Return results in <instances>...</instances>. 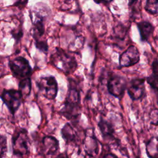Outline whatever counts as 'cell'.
<instances>
[{
	"label": "cell",
	"instance_id": "8fae6325",
	"mask_svg": "<svg viewBox=\"0 0 158 158\" xmlns=\"http://www.w3.org/2000/svg\"><path fill=\"white\" fill-rule=\"evenodd\" d=\"M61 135L66 144H77L78 141V134L70 123H66L64 125L61 129Z\"/></svg>",
	"mask_w": 158,
	"mask_h": 158
},
{
	"label": "cell",
	"instance_id": "603a6c76",
	"mask_svg": "<svg viewBox=\"0 0 158 158\" xmlns=\"http://www.w3.org/2000/svg\"><path fill=\"white\" fill-rule=\"evenodd\" d=\"M22 31L21 29L19 30L18 31H16L15 30L14 31L12 32V35L13 36V37L15 39V40L17 41H18L19 40H20V39L21 38L22 36Z\"/></svg>",
	"mask_w": 158,
	"mask_h": 158
},
{
	"label": "cell",
	"instance_id": "d6986e66",
	"mask_svg": "<svg viewBox=\"0 0 158 158\" xmlns=\"http://www.w3.org/2000/svg\"><path fill=\"white\" fill-rule=\"evenodd\" d=\"M0 148H1V157L2 158L4 155L6 153L7 151V138L4 135H1L0 138Z\"/></svg>",
	"mask_w": 158,
	"mask_h": 158
},
{
	"label": "cell",
	"instance_id": "277c9868",
	"mask_svg": "<svg viewBox=\"0 0 158 158\" xmlns=\"http://www.w3.org/2000/svg\"><path fill=\"white\" fill-rule=\"evenodd\" d=\"M9 66L14 76L21 80L30 78L32 73V69L29 62L22 56L16 57L9 60Z\"/></svg>",
	"mask_w": 158,
	"mask_h": 158
},
{
	"label": "cell",
	"instance_id": "ffe728a7",
	"mask_svg": "<svg viewBox=\"0 0 158 158\" xmlns=\"http://www.w3.org/2000/svg\"><path fill=\"white\" fill-rule=\"evenodd\" d=\"M35 46L36 48L40 49L41 51L46 53L48 51V45L46 41L43 40H36L35 41Z\"/></svg>",
	"mask_w": 158,
	"mask_h": 158
},
{
	"label": "cell",
	"instance_id": "cb8c5ba5",
	"mask_svg": "<svg viewBox=\"0 0 158 158\" xmlns=\"http://www.w3.org/2000/svg\"><path fill=\"white\" fill-rule=\"evenodd\" d=\"M113 0H94V1L97 4H108L111 2Z\"/></svg>",
	"mask_w": 158,
	"mask_h": 158
},
{
	"label": "cell",
	"instance_id": "5b68a950",
	"mask_svg": "<svg viewBox=\"0 0 158 158\" xmlns=\"http://www.w3.org/2000/svg\"><path fill=\"white\" fill-rule=\"evenodd\" d=\"M51 59L52 62L54 63V65L60 62L61 67L59 69L67 74L73 72L77 67L75 58L60 49L57 50V51L51 56Z\"/></svg>",
	"mask_w": 158,
	"mask_h": 158
},
{
	"label": "cell",
	"instance_id": "d4e9b609",
	"mask_svg": "<svg viewBox=\"0 0 158 158\" xmlns=\"http://www.w3.org/2000/svg\"><path fill=\"white\" fill-rule=\"evenodd\" d=\"M102 158H118L115 154H112V153H108L106 154V155H104Z\"/></svg>",
	"mask_w": 158,
	"mask_h": 158
},
{
	"label": "cell",
	"instance_id": "7a4b0ae2",
	"mask_svg": "<svg viewBox=\"0 0 158 158\" xmlns=\"http://www.w3.org/2000/svg\"><path fill=\"white\" fill-rule=\"evenodd\" d=\"M13 154L22 157L28 154L30 151V142L27 131L24 128H18L14 132L12 139Z\"/></svg>",
	"mask_w": 158,
	"mask_h": 158
},
{
	"label": "cell",
	"instance_id": "9a60e30c",
	"mask_svg": "<svg viewBox=\"0 0 158 158\" xmlns=\"http://www.w3.org/2000/svg\"><path fill=\"white\" fill-rule=\"evenodd\" d=\"M146 152L149 158H158V136H152L145 144Z\"/></svg>",
	"mask_w": 158,
	"mask_h": 158
},
{
	"label": "cell",
	"instance_id": "9c48e42d",
	"mask_svg": "<svg viewBox=\"0 0 158 158\" xmlns=\"http://www.w3.org/2000/svg\"><path fill=\"white\" fill-rule=\"evenodd\" d=\"M127 92L133 101L141 99L145 93L144 79L135 78L131 80L127 85Z\"/></svg>",
	"mask_w": 158,
	"mask_h": 158
},
{
	"label": "cell",
	"instance_id": "7402d4cb",
	"mask_svg": "<svg viewBox=\"0 0 158 158\" xmlns=\"http://www.w3.org/2000/svg\"><path fill=\"white\" fill-rule=\"evenodd\" d=\"M28 0H17L14 6L18 7L19 8H23L27 4Z\"/></svg>",
	"mask_w": 158,
	"mask_h": 158
},
{
	"label": "cell",
	"instance_id": "7c38bea8",
	"mask_svg": "<svg viewBox=\"0 0 158 158\" xmlns=\"http://www.w3.org/2000/svg\"><path fill=\"white\" fill-rule=\"evenodd\" d=\"M84 149L86 153L90 157H93L98 152V143L94 134L87 135L85 133V136L83 139Z\"/></svg>",
	"mask_w": 158,
	"mask_h": 158
},
{
	"label": "cell",
	"instance_id": "6da1fadb",
	"mask_svg": "<svg viewBox=\"0 0 158 158\" xmlns=\"http://www.w3.org/2000/svg\"><path fill=\"white\" fill-rule=\"evenodd\" d=\"M69 83L67 94L60 112L67 119L76 121L80 114V91L73 79L69 78Z\"/></svg>",
	"mask_w": 158,
	"mask_h": 158
},
{
	"label": "cell",
	"instance_id": "2e32d148",
	"mask_svg": "<svg viewBox=\"0 0 158 158\" xmlns=\"http://www.w3.org/2000/svg\"><path fill=\"white\" fill-rule=\"evenodd\" d=\"M152 73L146 78L150 86L158 93V60L154 59L151 65Z\"/></svg>",
	"mask_w": 158,
	"mask_h": 158
},
{
	"label": "cell",
	"instance_id": "30bf717a",
	"mask_svg": "<svg viewBox=\"0 0 158 158\" xmlns=\"http://www.w3.org/2000/svg\"><path fill=\"white\" fill-rule=\"evenodd\" d=\"M59 150V143L57 139L52 136H44L41 142V152L45 156H54Z\"/></svg>",
	"mask_w": 158,
	"mask_h": 158
},
{
	"label": "cell",
	"instance_id": "4fadbf2b",
	"mask_svg": "<svg viewBox=\"0 0 158 158\" xmlns=\"http://www.w3.org/2000/svg\"><path fill=\"white\" fill-rule=\"evenodd\" d=\"M137 26L139 31L141 40L143 42L148 41L154 32V27L153 25L148 21H141L137 23Z\"/></svg>",
	"mask_w": 158,
	"mask_h": 158
},
{
	"label": "cell",
	"instance_id": "484cf974",
	"mask_svg": "<svg viewBox=\"0 0 158 158\" xmlns=\"http://www.w3.org/2000/svg\"><path fill=\"white\" fill-rule=\"evenodd\" d=\"M55 158H69V157L65 152H62V153L59 154Z\"/></svg>",
	"mask_w": 158,
	"mask_h": 158
},
{
	"label": "cell",
	"instance_id": "ba28073f",
	"mask_svg": "<svg viewBox=\"0 0 158 158\" xmlns=\"http://www.w3.org/2000/svg\"><path fill=\"white\" fill-rule=\"evenodd\" d=\"M140 59L138 48L133 45L128 47L119 57V64L122 67H128L137 64Z\"/></svg>",
	"mask_w": 158,
	"mask_h": 158
},
{
	"label": "cell",
	"instance_id": "52a82bcc",
	"mask_svg": "<svg viewBox=\"0 0 158 158\" xmlns=\"http://www.w3.org/2000/svg\"><path fill=\"white\" fill-rule=\"evenodd\" d=\"M127 81L125 77L113 74L108 80L107 89L109 93L115 98L122 96L125 90L127 88Z\"/></svg>",
	"mask_w": 158,
	"mask_h": 158
},
{
	"label": "cell",
	"instance_id": "ac0fdd59",
	"mask_svg": "<svg viewBox=\"0 0 158 158\" xmlns=\"http://www.w3.org/2000/svg\"><path fill=\"white\" fill-rule=\"evenodd\" d=\"M144 9L149 14H157L158 12V0H146Z\"/></svg>",
	"mask_w": 158,
	"mask_h": 158
},
{
	"label": "cell",
	"instance_id": "5bb4252c",
	"mask_svg": "<svg viewBox=\"0 0 158 158\" xmlns=\"http://www.w3.org/2000/svg\"><path fill=\"white\" fill-rule=\"evenodd\" d=\"M98 125L104 139H114V128L110 123L101 118Z\"/></svg>",
	"mask_w": 158,
	"mask_h": 158
},
{
	"label": "cell",
	"instance_id": "3957f363",
	"mask_svg": "<svg viewBox=\"0 0 158 158\" xmlns=\"http://www.w3.org/2000/svg\"><path fill=\"white\" fill-rule=\"evenodd\" d=\"M40 93L46 99H54L57 94L58 85L54 77H41L36 81Z\"/></svg>",
	"mask_w": 158,
	"mask_h": 158
},
{
	"label": "cell",
	"instance_id": "4316f807",
	"mask_svg": "<svg viewBox=\"0 0 158 158\" xmlns=\"http://www.w3.org/2000/svg\"><path fill=\"white\" fill-rule=\"evenodd\" d=\"M138 0H128V4L129 6H132L135 3H136L137 2Z\"/></svg>",
	"mask_w": 158,
	"mask_h": 158
},
{
	"label": "cell",
	"instance_id": "e0dca14e",
	"mask_svg": "<svg viewBox=\"0 0 158 158\" xmlns=\"http://www.w3.org/2000/svg\"><path fill=\"white\" fill-rule=\"evenodd\" d=\"M31 89V81L30 78H26L20 81L19 90L22 93L23 97L26 98L30 94Z\"/></svg>",
	"mask_w": 158,
	"mask_h": 158
},
{
	"label": "cell",
	"instance_id": "44dd1931",
	"mask_svg": "<svg viewBox=\"0 0 158 158\" xmlns=\"http://www.w3.org/2000/svg\"><path fill=\"white\" fill-rule=\"evenodd\" d=\"M151 123L154 125L158 124V110L155 109L151 113Z\"/></svg>",
	"mask_w": 158,
	"mask_h": 158
},
{
	"label": "cell",
	"instance_id": "8992f818",
	"mask_svg": "<svg viewBox=\"0 0 158 158\" xmlns=\"http://www.w3.org/2000/svg\"><path fill=\"white\" fill-rule=\"evenodd\" d=\"M1 98L10 112L12 115H14L16 111L19 109L23 97L19 90L10 89H4L2 92Z\"/></svg>",
	"mask_w": 158,
	"mask_h": 158
}]
</instances>
